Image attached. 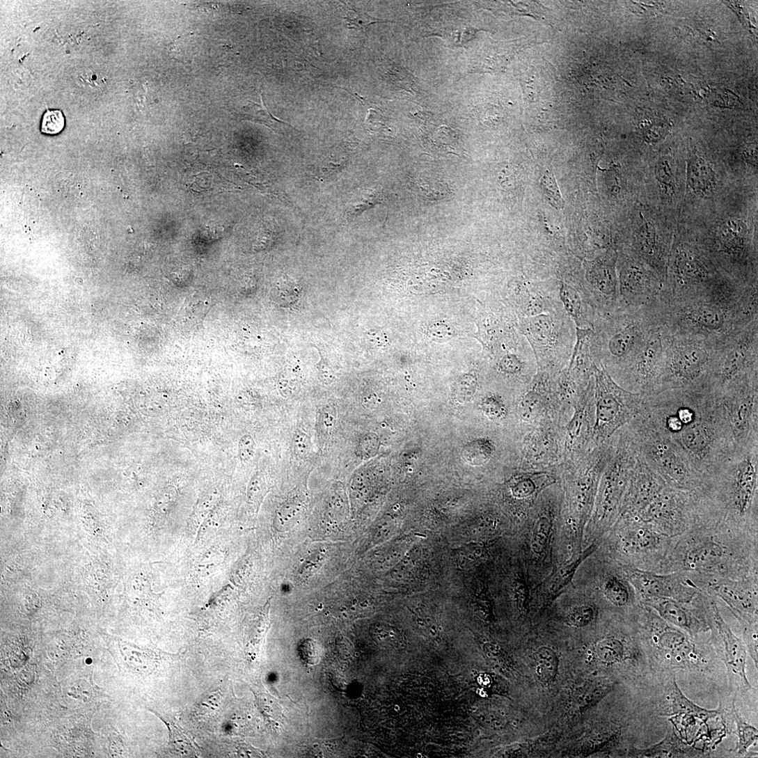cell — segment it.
Returning a JSON list of instances; mask_svg holds the SVG:
<instances>
[{"label": "cell", "instance_id": "cell-1", "mask_svg": "<svg viewBox=\"0 0 758 758\" xmlns=\"http://www.w3.org/2000/svg\"><path fill=\"white\" fill-rule=\"evenodd\" d=\"M642 413L680 446L704 483L735 450L721 395L709 381L645 396Z\"/></svg>", "mask_w": 758, "mask_h": 758}, {"label": "cell", "instance_id": "cell-2", "mask_svg": "<svg viewBox=\"0 0 758 758\" xmlns=\"http://www.w3.org/2000/svg\"><path fill=\"white\" fill-rule=\"evenodd\" d=\"M693 528L670 546L661 572L691 573L702 576V580L757 577V555H749L738 542L743 532L712 516L702 519Z\"/></svg>", "mask_w": 758, "mask_h": 758}, {"label": "cell", "instance_id": "cell-3", "mask_svg": "<svg viewBox=\"0 0 758 758\" xmlns=\"http://www.w3.org/2000/svg\"><path fill=\"white\" fill-rule=\"evenodd\" d=\"M702 489L720 521L738 531L757 530L758 446L734 450Z\"/></svg>", "mask_w": 758, "mask_h": 758}, {"label": "cell", "instance_id": "cell-4", "mask_svg": "<svg viewBox=\"0 0 758 758\" xmlns=\"http://www.w3.org/2000/svg\"><path fill=\"white\" fill-rule=\"evenodd\" d=\"M629 424L640 456L667 486L689 491L704 487L703 477L684 450L647 416L641 412Z\"/></svg>", "mask_w": 758, "mask_h": 758}, {"label": "cell", "instance_id": "cell-5", "mask_svg": "<svg viewBox=\"0 0 758 758\" xmlns=\"http://www.w3.org/2000/svg\"><path fill=\"white\" fill-rule=\"evenodd\" d=\"M595 372L597 420L594 439L596 443L603 444L640 413L645 395L619 387L604 368L595 367Z\"/></svg>", "mask_w": 758, "mask_h": 758}, {"label": "cell", "instance_id": "cell-6", "mask_svg": "<svg viewBox=\"0 0 758 758\" xmlns=\"http://www.w3.org/2000/svg\"><path fill=\"white\" fill-rule=\"evenodd\" d=\"M702 502L698 491H689L667 486L637 515L658 532L677 537L691 529L700 519Z\"/></svg>", "mask_w": 758, "mask_h": 758}, {"label": "cell", "instance_id": "cell-7", "mask_svg": "<svg viewBox=\"0 0 758 758\" xmlns=\"http://www.w3.org/2000/svg\"><path fill=\"white\" fill-rule=\"evenodd\" d=\"M721 400L735 450L758 446L757 374L728 387Z\"/></svg>", "mask_w": 758, "mask_h": 758}, {"label": "cell", "instance_id": "cell-8", "mask_svg": "<svg viewBox=\"0 0 758 758\" xmlns=\"http://www.w3.org/2000/svg\"><path fill=\"white\" fill-rule=\"evenodd\" d=\"M629 581L643 601L664 598L678 602L690 603L700 592V588L681 573L658 574L640 569H630Z\"/></svg>", "mask_w": 758, "mask_h": 758}, {"label": "cell", "instance_id": "cell-9", "mask_svg": "<svg viewBox=\"0 0 758 758\" xmlns=\"http://www.w3.org/2000/svg\"><path fill=\"white\" fill-rule=\"evenodd\" d=\"M706 582L710 593L721 598L741 622L745 625H757V577L712 578Z\"/></svg>", "mask_w": 758, "mask_h": 758}, {"label": "cell", "instance_id": "cell-10", "mask_svg": "<svg viewBox=\"0 0 758 758\" xmlns=\"http://www.w3.org/2000/svg\"><path fill=\"white\" fill-rule=\"evenodd\" d=\"M666 487L663 480L639 453L626 486L622 503L624 514L627 516L638 514Z\"/></svg>", "mask_w": 758, "mask_h": 758}, {"label": "cell", "instance_id": "cell-11", "mask_svg": "<svg viewBox=\"0 0 758 758\" xmlns=\"http://www.w3.org/2000/svg\"><path fill=\"white\" fill-rule=\"evenodd\" d=\"M713 620L717 636L721 642V650L726 663L728 676L734 688L745 691L751 688L745 674L746 649L744 644L732 632L720 615L717 606H713Z\"/></svg>", "mask_w": 758, "mask_h": 758}, {"label": "cell", "instance_id": "cell-12", "mask_svg": "<svg viewBox=\"0 0 758 758\" xmlns=\"http://www.w3.org/2000/svg\"><path fill=\"white\" fill-rule=\"evenodd\" d=\"M666 622L690 633L700 631L701 623L684 604L670 599L656 598L644 601Z\"/></svg>", "mask_w": 758, "mask_h": 758}, {"label": "cell", "instance_id": "cell-13", "mask_svg": "<svg viewBox=\"0 0 758 758\" xmlns=\"http://www.w3.org/2000/svg\"><path fill=\"white\" fill-rule=\"evenodd\" d=\"M597 548L598 546L593 544L582 551L574 559L556 569L546 583L547 597L550 602H552L563 592L564 590L571 583L578 567L589 556L594 553Z\"/></svg>", "mask_w": 758, "mask_h": 758}, {"label": "cell", "instance_id": "cell-14", "mask_svg": "<svg viewBox=\"0 0 758 758\" xmlns=\"http://www.w3.org/2000/svg\"><path fill=\"white\" fill-rule=\"evenodd\" d=\"M688 182L695 194L702 198L711 197L717 187L713 167L699 157L692 158L688 162Z\"/></svg>", "mask_w": 758, "mask_h": 758}, {"label": "cell", "instance_id": "cell-15", "mask_svg": "<svg viewBox=\"0 0 758 758\" xmlns=\"http://www.w3.org/2000/svg\"><path fill=\"white\" fill-rule=\"evenodd\" d=\"M683 319L700 330L709 332L721 330L725 321L723 310L709 303L695 305L686 310Z\"/></svg>", "mask_w": 758, "mask_h": 758}, {"label": "cell", "instance_id": "cell-16", "mask_svg": "<svg viewBox=\"0 0 758 758\" xmlns=\"http://www.w3.org/2000/svg\"><path fill=\"white\" fill-rule=\"evenodd\" d=\"M670 704L669 716L687 715L697 717L706 722L719 715L718 711H709L702 709L690 701L681 692L676 681H674L668 695Z\"/></svg>", "mask_w": 758, "mask_h": 758}, {"label": "cell", "instance_id": "cell-17", "mask_svg": "<svg viewBox=\"0 0 758 758\" xmlns=\"http://www.w3.org/2000/svg\"><path fill=\"white\" fill-rule=\"evenodd\" d=\"M554 482L553 477L546 473H530L512 480L510 488L516 498L524 499L535 496Z\"/></svg>", "mask_w": 758, "mask_h": 758}, {"label": "cell", "instance_id": "cell-18", "mask_svg": "<svg viewBox=\"0 0 758 758\" xmlns=\"http://www.w3.org/2000/svg\"><path fill=\"white\" fill-rule=\"evenodd\" d=\"M747 228L739 220H729L724 223L719 230L718 238L723 248L730 255H737L743 250L746 239Z\"/></svg>", "mask_w": 758, "mask_h": 758}, {"label": "cell", "instance_id": "cell-19", "mask_svg": "<svg viewBox=\"0 0 758 758\" xmlns=\"http://www.w3.org/2000/svg\"><path fill=\"white\" fill-rule=\"evenodd\" d=\"M533 659L539 680L545 684L553 683L556 679L559 667L556 652L551 647L543 646L533 654Z\"/></svg>", "mask_w": 758, "mask_h": 758}, {"label": "cell", "instance_id": "cell-20", "mask_svg": "<svg viewBox=\"0 0 758 758\" xmlns=\"http://www.w3.org/2000/svg\"><path fill=\"white\" fill-rule=\"evenodd\" d=\"M157 715L168 727L172 751L180 757H197L198 748L186 732L171 720Z\"/></svg>", "mask_w": 758, "mask_h": 758}, {"label": "cell", "instance_id": "cell-21", "mask_svg": "<svg viewBox=\"0 0 758 758\" xmlns=\"http://www.w3.org/2000/svg\"><path fill=\"white\" fill-rule=\"evenodd\" d=\"M120 650L126 664L136 672H149L155 668L157 656L155 652L129 645L120 647Z\"/></svg>", "mask_w": 758, "mask_h": 758}, {"label": "cell", "instance_id": "cell-22", "mask_svg": "<svg viewBox=\"0 0 758 758\" xmlns=\"http://www.w3.org/2000/svg\"><path fill=\"white\" fill-rule=\"evenodd\" d=\"M622 287L626 295L634 297L648 296L652 292L648 275L638 267H629L624 271Z\"/></svg>", "mask_w": 758, "mask_h": 758}, {"label": "cell", "instance_id": "cell-23", "mask_svg": "<svg viewBox=\"0 0 758 758\" xmlns=\"http://www.w3.org/2000/svg\"><path fill=\"white\" fill-rule=\"evenodd\" d=\"M639 331L638 326L630 325L615 334L609 343L611 354L620 359L629 355L638 342Z\"/></svg>", "mask_w": 758, "mask_h": 758}, {"label": "cell", "instance_id": "cell-24", "mask_svg": "<svg viewBox=\"0 0 758 758\" xmlns=\"http://www.w3.org/2000/svg\"><path fill=\"white\" fill-rule=\"evenodd\" d=\"M553 523L547 516H542L535 522L530 539L532 552L539 556L545 554L550 546Z\"/></svg>", "mask_w": 758, "mask_h": 758}, {"label": "cell", "instance_id": "cell-25", "mask_svg": "<svg viewBox=\"0 0 758 758\" xmlns=\"http://www.w3.org/2000/svg\"><path fill=\"white\" fill-rule=\"evenodd\" d=\"M658 641L661 647L674 656H686L690 652L691 645L683 633L675 630L659 631Z\"/></svg>", "mask_w": 758, "mask_h": 758}, {"label": "cell", "instance_id": "cell-26", "mask_svg": "<svg viewBox=\"0 0 758 758\" xmlns=\"http://www.w3.org/2000/svg\"><path fill=\"white\" fill-rule=\"evenodd\" d=\"M603 591L606 599L615 607H624L629 602V590L617 576H611L606 579Z\"/></svg>", "mask_w": 758, "mask_h": 758}, {"label": "cell", "instance_id": "cell-27", "mask_svg": "<svg viewBox=\"0 0 758 758\" xmlns=\"http://www.w3.org/2000/svg\"><path fill=\"white\" fill-rule=\"evenodd\" d=\"M686 754L685 750L674 739L666 737L659 743L639 750L635 755L640 757H679Z\"/></svg>", "mask_w": 758, "mask_h": 758}, {"label": "cell", "instance_id": "cell-28", "mask_svg": "<svg viewBox=\"0 0 758 758\" xmlns=\"http://www.w3.org/2000/svg\"><path fill=\"white\" fill-rule=\"evenodd\" d=\"M595 652L602 662L613 664L622 660L624 655V646L619 640L608 638L597 644Z\"/></svg>", "mask_w": 758, "mask_h": 758}, {"label": "cell", "instance_id": "cell-29", "mask_svg": "<svg viewBox=\"0 0 758 758\" xmlns=\"http://www.w3.org/2000/svg\"><path fill=\"white\" fill-rule=\"evenodd\" d=\"M590 272V278L597 290L606 296H613L616 292V279L608 266L598 265Z\"/></svg>", "mask_w": 758, "mask_h": 758}, {"label": "cell", "instance_id": "cell-30", "mask_svg": "<svg viewBox=\"0 0 758 758\" xmlns=\"http://www.w3.org/2000/svg\"><path fill=\"white\" fill-rule=\"evenodd\" d=\"M734 718L737 729V750L741 755L745 754L748 748L757 740L758 732L755 727L743 721L734 707Z\"/></svg>", "mask_w": 758, "mask_h": 758}, {"label": "cell", "instance_id": "cell-31", "mask_svg": "<svg viewBox=\"0 0 758 758\" xmlns=\"http://www.w3.org/2000/svg\"><path fill=\"white\" fill-rule=\"evenodd\" d=\"M638 246L642 254L653 258L657 250V236L654 226L645 223L639 229L637 237Z\"/></svg>", "mask_w": 758, "mask_h": 758}, {"label": "cell", "instance_id": "cell-32", "mask_svg": "<svg viewBox=\"0 0 758 758\" xmlns=\"http://www.w3.org/2000/svg\"><path fill=\"white\" fill-rule=\"evenodd\" d=\"M528 329L533 339L540 344L546 345L551 340L552 322L546 316L540 315L532 319Z\"/></svg>", "mask_w": 758, "mask_h": 758}, {"label": "cell", "instance_id": "cell-33", "mask_svg": "<svg viewBox=\"0 0 758 758\" xmlns=\"http://www.w3.org/2000/svg\"><path fill=\"white\" fill-rule=\"evenodd\" d=\"M677 268L682 279L686 281L701 278L702 271L697 261L686 251H681L677 258Z\"/></svg>", "mask_w": 758, "mask_h": 758}, {"label": "cell", "instance_id": "cell-34", "mask_svg": "<svg viewBox=\"0 0 758 758\" xmlns=\"http://www.w3.org/2000/svg\"><path fill=\"white\" fill-rule=\"evenodd\" d=\"M595 617L594 608L585 605L574 608L567 614L565 622L568 626L579 629L591 624Z\"/></svg>", "mask_w": 758, "mask_h": 758}, {"label": "cell", "instance_id": "cell-35", "mask_svg": "<svg viewBox=\"0 0 758 758\" xmlns=\"http://www.w3.org/2000/svg\"><path fill=\"white\" fill-rule=\"evenodd\" d=\"M269 611L267 608L262 613L248 634V645L258 650L262 647L269 628Z\"/></svg>", "mask_w": 758, "mask_h": 758}, {"label": "cell", "instance_id": "cell-36", "mask_svg": "<svg viewBox=\"0 0 758 758\" xmlns=\"http://www.w3.org/2000/svg\"><path fill=\"white\" fill-rule=\"evenodd\" d=\"M541 185L548 200L556 208H562L564 206L558 186L555 181L553 172L547 171L541 180Z\"/></svg>", "mask_w": 758, "mask_h": 758}, {"label": "cell", "instance_id": "cell-37", "mask_svg": "<svg viewBox=\"0 0 758 758\" xmlns=\"http://www.w3.org/2000/svg\"><path fill=\"white\" fill-rule=\"evenodd\" d=\"M65 127V118L60 110H47L42 120L41 132L45 134L56 135Z\"/></svg>", "mask_w": 758, "mask_h": 758}, {"label": "cell", "instance_id": "cell-38", "mask_svg": "<svg viewBox=\"0 0 758 758\" xmlns=\"http://www.w3.org/2000/svg\"><path fill=\"white\" fill-rule=\"evenodd\" d=\"M427 331L429 338L439 343L448 342L456 335L455 327L445 321H438L432 323Z\"/></svg>", "mask_w": 758, "mask_h": 758}, {"label": "cell", "instance_id": "cell-39", "mask_svg": "<svg viewBox=\"0 0 758 758\" xmlns=\"http://www.w3.org/2000/svg\"><path fill=\"white\" fill-rule=\"evenodd\" d=\"M655 177L659 184L668 190L674 189L675 174H674L671 161L663 157L658 161L655 166Z\"/></svg>", "mask_w": 758, "mask_h": 758}, {"label": "cell", "instance_id": "cell-40", "mask_svg": "<svg viewBox=\"0 0 758 758\" xmlns=\"http://www.w3.org/2000/svg\"><path fill=\"white\" fill-rule=\"evenodd\" d=\"M344 19L346 20L349 29L363 31H365L372 24L388 22L373 18L361 10H358L355 8L349 10Z\"/></svg>", "mask_w": 758, "mask_h": 758}, {"label": "cell", "instance_id": "cell-41", "mask_svg": "<svg viewBox=\"0 0 758 758\" xmlns=\"http://www.w3.org/2000/svg\"><path fill=\"white\" fill-rule=\"evenodd\" d=\"M513 592L519 609L522 613L527 612L530 599V589L526 579L519 575L513 582Z\"/></svg>", "mask_w": 758, "mask_h": 758}, {"label": "cell", "instance_id": "cell-42", "mask_svg": "<svg viewBox=\"0 0 758 758\" xmlns=\"http://www.w3.org/2000/svg\"><path fill=\"white\" fill-rule=\"evenodd\" d=\"M487 548L482 544L467 546L459 552V564L462 568H467L484 559L487 555Z\"/></svg>", "mask_w": 758, "mask_h": 758}, {"label": "cell", "instance_id": "cell-43", "mask_svg": "<svg viewBox=\"0 0 758 758\" xmlns=\"http://www.w3.org/2000/svg\"><path fill=\"white\" fill-rule=\"evenodd\" d=\"M560 297L568 313L577 319L581 309V299L578 292L570 286L563 284Z\"/></svg>", "mask_w": 758, "mask_h": 758}, {"label": "cell", "instance_id": "cell-44", "mask_svg": "<svg viewBox=\"0 0 758 758\" xmlns=\"http://www.w3.org/2000/svg\"><path fill=\"white\" fill-rule=\"evenodd\" d=\"M267 486L264 479L256 474L251 479L247 487V497L248 500L255 503L262 501L266 495Z\"/></svg>", "mask_w": 758, "mask_h": 758}, {"label": "cell", "instance_id": "cell-45", "mask_svg": "<svg viewBox=\"0 0 758 758\" xmlns=\"http://www.w3.org/2000/svg\"><path fill=\"white\" fill-rule=\"evenodd\" d=\"M258 704L266 720L270 723H276L281 715L280 709L270 697L263 695L257 696Z\"/></svg>", "mask_w": 758, "mask_h": 758}, {"label": "cell", "instance_id": "cell-46", "mask_svg": "<svg viewBox=\"0 0 758 758\" xmlns=\"http://www.w3.org/2000/svg\"><path fill=\"white\" fill-rule=\"evenodd\" d=\"M294 451L301 459H307L312 450L310 437L306 433L297 431L293 439Z\"/></svg>", "mask_w": 758, "mask_h": 758}, {"label": "cell", "instance_id": "cell-47", "mask_svg": "<svg viewBox=\"0 0 758 758\" xmlns=\"http://www.w3.org/2000/svg\"><path fill=\"white\" fill-rule=\"evenodd\" d=\"M256 451L255 439L249 435L243 436L238 443L237 453L241 461L246 462L254 457Z\"/></svg>", "mask_w": 758, "mask_h": 758}, {"label": "cell", "instance_id": "cell-48", "mask_svg": "<svg viewBox=\"0 0 758 758\" xmlns=\"http://www.w3.org/2000/svg\"><path fill=\"white\" fill-rule=\"evenodd\" d=\"M315 349L318 351L320 358L316 365L318 379L325 385H330L335 380L333 370L318 348L315 347Z\"/></svg>", "mask_w": 758, "mask_h": 758}, {"label": "cell", "instance_id": "cell-49", "mask_svg": "<svg viewBox=\"0 0 758 758\" xmlns=\"http://www.w3.org/2000/svg\"><path fill=\"white\" fill-rule=\"evenodd\" d=\"M417 560L413 552L406 554L399 564L395 568L393 574L397 578H410L416 568Z\"/></svg>", "mask_w": 758, "mask_h": 758}, {"label": "cell", "instance_id": "cell-50", "mask_svg": "<svg viewBox=\"0 0 758 758\" xmlns=\"http://www.w3.org/2000/svg\"><path fill=\"white\" fill-rule=\"evenodd\" d=\"M365 341L372 349H384L389 344L387 333L381 329H373L365 333Z\"/></svg>", "mask_w": 758, "mask_h": 758}, {"label": "cell", "instance_id": "cell-51", "mask_svg": "<svg viewBox=\"0 0 758 758\" xmlns=\"http://www.w3.org/2000/svg\"><path fill=\"white\" fill-rule=\"evenodd\" d=\"M302 507L295 503H289L283 505L278 511L277 519L279 522H290L297 520L300 516Z\"/></svg>", "mask_w": 758, "mask_h": 758}, {"label": "cell", "instance_id": "cell-52", "mask_svg": "<svg viewBox=\"0 0 758 758\" xmlns=\"http://www.w3.org/2000/svg\"><path fill=\"white\" fill-rule=\"evenodd\" d=\"M336 409L331 404H328L322 409L320 420L322 427L326 433H331L336 423Z\"/></svg>", "mask_w": 758, "mask_h": 758}, {"label": "cell", "instance_id": "cell-53", "mask_svg": "<svg viewBox=\"0 0 758 758\" xmlns=\"http://www.w3.org/2000/svg\"><path fill=\"white\" fill-rule=\"evenodd\" d=\"M178 496V492L177 489L172 486L167 487L164 491L160 498V505L165 511H167L173 507L175 503Z\"/></svg>", "mask_w": 758, "mask_h": 758}, {"label": "cell", "instance_id": "cell-54", "mask_svg": "<svg viewBox=\"0 0 758 758\" xmlns=\"http://www.w3.org/2000/svg\"><path fill=\"white\" fill-rule=\"evenodd\" d=\"M278 389L284 397H291L297 392V384L292 379L283 378L278 381Z\"/></svg>", "mask_w": 758, "mask_h": 758}, {"label": "cell", "instance_id": "cell-55", "mask_svg": "<svg viewBox=\"0 0 758 758\" xmlns=\"http://www.w3.org/2000/svg\"><path fill=\"white\" fill-rule=\"evenodd\" d=\"M477 602L481 608V611L483 613L482 616L486 619L491 618V605L489 594L487 590H482L481 594L479 595Z\"/></svg>", "mask_w": 758, "mask_h": 758}, {"label": "cell", "instance_id": "cell-56", "mask_svg": "<svg viewBox=\"0 0 758 758\" xmlns=\"http://www.w3.org/2000/svg\"><path fill=\"white\" fill-rule=\"evenodd\" d=\"M500 368L505 371L513 373L520 370L521 363L515 356H510L505 357L502 360L500 363Z\"/></svg>", "mask_w": 758, "mask_h": 758}, {"label": "cell", "instance_id": "cell-57", "mask_svg": "<svg viewBox=\"0 0 758 758\" xmlns=\"http://www.w3.org/2000/svg\"><path fill=\"white\" fill-rule=\"evenodd\" d=\"M487 409L492 415L500 417L503 414V409L500 404L494 399H490L487 403Z\"/></svg>", "mask_w": 758, "mask_h": 758}]
</instances>
